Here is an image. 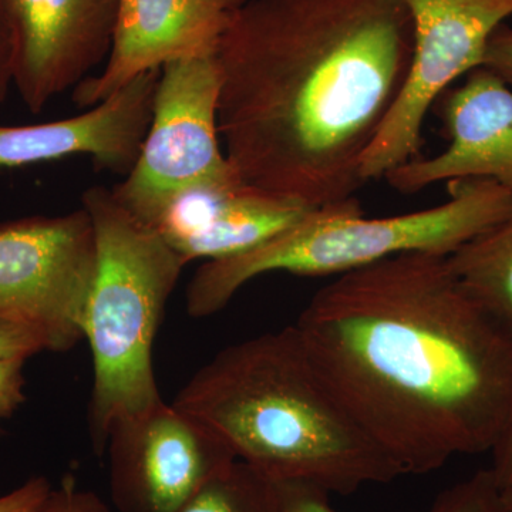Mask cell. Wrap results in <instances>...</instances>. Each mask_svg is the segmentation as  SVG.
Segmentation results:
<instances>
[{"label": "cell", "mask_w": 512, "mask_h": 512, "mask_svg": "<svg viewBox=\"0 0 512 512\" xmlns=\"http://www.w3.org/2000/svg\"><path fill=\"white\" fill-rule=\"evenodd\" d=\"M293 328L403 476L493 450L512 409V335L447 256L407 252L339 275Z\"/></svg>", "instance_id": "6da1fadb"}, {"label": "cell", "mask_w": 512, "mask_h": 512, "mask_svg": "<svg viewBox=\"0 0 512 512\" xmlns=\"http://www.w3.org/2000/svg\"><path fill=\"white\" fill-rule=\"evenodd\" d=\"M412 53L403 0H247L217 50L235 173L311 210L355 198Z\"/></svg>", "instance_id": "7a4b0ae2"}, {"label": "cell", "mask_w": 512, "mask_h": 512, "mask_svg": "<svg viewBox=\"0 0 512 512\" xmlns=\"http://www.w3.org/2000/svg\"><path fill=\"white\" fill-rule=\"evenodd\" d=\"M173 404L272 481L349 495L403 476L320 375L293 325L221 350Z\"/></svg>", "instance_id": "3957f363"}, {"label": "cell", "mask_w": 512, "mask_h": 512, "mask_svg": "<svg viewBox=\"0 0 512 512\" xmlns=\"http://www.w3.org/2000/svg\"><path fill=\"white\" fill-rule=\"evenodd\" d=\"M511 214V192L487 178L448 181L444 204L396 217H363L356 198L326 205L244 254L205 261L188 284L187 312L208 318L271 272L339 276L407 252L450 256Z\"/></svg>", "instance_id": "277c9868"}, {"label": "cell", "mask_w": 512, "mask_h": 512, "mask_svg": "<svg viewBox=\"0 0 512 512\" xmlns=\"http://www.w3.org/2000/svg\"><path fill=\"white\" fill-rule=\"evenodd\" d=\"M82 207L96 237L97 264L84 339L93 357L89 404L94 453L104 457L114 421L160 400L153 345L184 259L117 201L113 190L90 187Z\"/></svg>", "instance_id": "5b68a950"}, {"label": "cell", "mask_w": 512, "mask_h": 512, "mask_svg": "<svg viewBox=\"0 0 512 512\" xmlns=\"http://www.w3.org/2000/svg\"><path fill=\"white\" fill-rule=\"evenodd\" d=\"M221 80L217 53L161 67L153 117L136 164L123 183L111 188L147 227L184 192L242 181L221 146Z\"/></svg>", "instance_id": "8992f818"}, {"label": "cell", "mask_w": 512, "mask_h": 512, "mask_svg": "<svg viewBox=\"0 0 512 512\" xmlns=\"http://www.w3.org/2000/svg\"><path fill=\"white\" fill-rule=\"evenodd\" d=\"M96 264L94 228L83 207L3 222L0 318L40 330L49 352H69L84 339Z\"/></svg>", "instance_id": "52a82bcc"}, {"label": "cell", "mask_w": 512, "mask_h": 512, "mask_svg": "<svg viewBox=\"0 0 512 512\" xmlns=\"http://www.w3.org/2000/svg\"><path fill=\"white\" fill-rule=\"evenodd\" d=\"M413 53L402 92L363 156L365 183L420 157L431 107L451 83L483 66L488 39L512 16V0H403Z\"/></svg>", "instance_id": "ba28073f"}, {"label": "cell", "mask_w": 512, "mask_h": 512, "mask_svg": "<svg viewBox=\"0 0 512 512\" xmlns=\"http://www.w3.org/2000/svg\"><path fill=\"white\" fill-rule=\"evenodd\" d=\"M104 456L119 512H180L238 460L210 427L164 400L114 421Z\"/></svg>", "instance_id": "9c48e42d"}, {"label": "cell", "mask_w": 512, "mask_h": 512, "mask_svg": "<svg viewBox=\"0 0 512 512\" xmlns=\"http://www.w3.org/2000/svg\"><path fill=\"white\" fill-rule=\"evenodd\" d=\"M15 40L13 86L32 113L109 59L120 0H3Z\"/></svg>", "instance_id": "30bf717a"}, {"label": "cell", "mask_w": 512, "mask_h": 512, "mask_svg": "<svg viewBox=\"0 0 512 512\" xmlns=\"http://www.w3.org/2000/svg\"><path fill=\"white\" fill-rule=\"evenodd\" d=\"M448 138L439 156L414 158L384 175L402 194H416L440 181L487 178L512 194V90L490 70L477 67L461 86L436 101Z\"/></svg>", "instance_id": "8fae6325"}, {"label": "cell", "mask_w": 512, "mask_h": 512, "mask_svg": "<svg viewBox=\"0 0 512 512\" xmlns=\"http://www.w3.org/2000/svg\"><path fill=\"white\" fill-rule=\"evenodd\" d=\"M247 0H120L109 59L74 89L80 109H92L141 74L184 57L217 53Z\"/></svg>", "instance_id": "7c38bea8"}, {"label": "cell", "mask_w": 512, "mask_h": 512, "mask_svg": "<svg viewBox=\"0 0 512 512\" xmlns=\"http://www.w3.org/2000/svg\"><path fill=\"white\" fill-rule=\"evenodd\" d=\"M160 70L141 74L72 119L0 126V170L89 156L101 170L127 175L150 127Z\"/></svg>", "instance_id": "4fadbf2b"}, {"label": "cell", "mask_w": 512, "mask_h": 512, "mask_svg": "<svg viewBox=\"0 0 512 512\" xmlns=\"http://www.w3.org/2000/svg\"><path fill=\"white\" fill-rule=\"evenodd\" d=\"M311 211L301 202L235 181L178 195L148 227L190 264L244 254Z\"/></svg>", "instance_id": "5bb4252c"}, {"label": "cell", "mask_w": 512, "mask_h": 512, "mask_svg": "<svg viewBox=\"0 0 512 512\" xmlns=\"http://www.w3.org/2000/svg\"><path fill=\"white\" fill-rule=\"evenodd\" d=\"M447 259L468 295L512 335V214Z\"/></svg>", "instance_id": "9a60e30c"}, {"label": "cell", "mask_w": 512, "mask_h": 512, "mask_svg": "<svg viewBox=\"0 0 512 512\" xmlns=\"http://www.w3.org/2000/svg\"><path fill=\"white\" fill-rule=\"evenodd\" d=\"M180 512H278L274 483L235 460Z\"/></svg>", "instance_id": "2e32d148"}, {"label": "cell", "mask_w": 512, "mask_h": 512, "mask_svg": "<svg viewBox=\"0 0 512 512\" xmlns=\"http://www.w3.org/2000/svg\"><path fill=\"white\" fill-rule=\"evenodd\" d=\"M427 512H512L493 470L477 471L474 476L447 488Z\"/></svg>", "instance_id": "e0dca14e"}, {"label": "cell", "mask_w": 512, "mask_h": 512, "mask_svg": "<svg viewBox=\"0 0 512 512\" xmlns=\"http://www.w3.org/2000/svg\"><path fill=\"white\" fill-rule=\"evenodd\" d=\"M272 483L278 512H336L329 503V491L319 485L303 480H278Z\"/></svg>", "instance_id": "ac0fdd59"}, {"label": "cell", "mask_w": 512, "mask_h": 512, "mask_svg": "<svg viewBox=\"0 0 512 512\" xmlns=\"http://www.w3.org/2000/svg\"><path fill=\"white\" fill-rule=\"evenodd\" d=\"M35 512H111L109 505L90 490L77 485L76 478L67 474L56 490L50 491Z\"/></svg>", "instance_id": "d6986e66"}, {"label": "cell", "mask_w": 512, "mask_h": 512, "mask_svg": "<svg viewBox=\"0 0 512 512\" xmlns=\"http://www.w3.org/2000/svg\"><path fill=\"white\" fill-rule=\"evenodd\" d=\"M49 352V343L40 330L0 318V356L29 357Z\"/></svg>", "instance_id": "ffe728a7"}, {"label": "cell", "mask_w": 512, "mask_h": 512, "mask_svg": "<svg viewBox=\"0 0 512 512\" xmlns=\"http://www.w3.org/2000/svg\"><path fill=\"white\" fill-rule=\"evenodd\" d=\"M26 360L0 356V421L8 419L25 400L23 367Z\"/></svg>", "instance_id": "44dd1931"}, {"label": "cell", "mask_w": 512, "mask_h": 512, "mask_svg": "<svg viewBox=\"0 0 512 512\" xmlns=\"http://www.w3.org/2000/svg\"><path fill=\"white\" fill-rule=\"evenodd\" d=\"M483 67L512 90V28L507 23L498 26L488 39Z\"/></svg>", "instance_id": "7402d4cb"}, {"label": "cell", "mask_w": 512, "mask_h": 512, "mask_svg": "<svg viewBox=\"0 0 512 512\" xmlns=\"http://www.w3.org/2000/svg\"><path fill=\"white\" fill-rule=\"evenodd\" d=\"M50 491H52V485L47 478H30L12 493L0 497V512H35L46 500Z\"/></svg>", "instance_id": "603a6c76"}, {"label": "cell", "mask_w": 512, "mask_h": 512, "mask_svg": "<svg viewBox=\"0 0 512 512\" xmlns=\"http://www.w3.org/2000/svg\"><path fill=\"white\" fill-rule=\"evenodd\" d=\"M15 69V40L5 2L0 0V104L6 100L13 86Z\"/></svg>", "instance_id": "cb8c5ba5"}, {"label": "cell", "mask_w": 512, "mask_h": 512, "mask_svg": "<svg viewBox=\"0 0 512 512\" xmlns=\"http://www.w3.org/2000/svg\"><path fill=\"white\" fill-rule=\"evenodd\" d=\"M491 453L494 460L490 468L504 490L512 484V409Z\"/></svg>", "instance_id": "d4e9b609"}, {"label": "cell", "mask_w": 512, "mask_h": 512, "mask_svg": "<svg viewBox=\"0 0 512 512\" xmlns=\"http://www.w3.org/2000/svg\"><path fill=\"white\" fill-rule=\"evenodd\" d=\"M504 497L505 501H507V504L510 505V508L512 510V484L508 485L507 488H504Z\"/></svg>", "instance_id": "484cf974"}]
</instances>
